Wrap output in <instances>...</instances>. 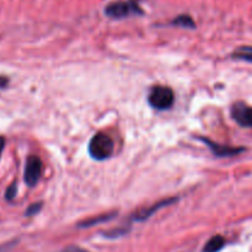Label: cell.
Returning a JSON list of instances; mask_svg holds the SVG:
<instances>
[{
    "mask_svg": "<svg viewBox=\"0 0 252 252\" xmlns=\"http://www.w3.org/2000/svg\"><path fill=\"white\" fill-rule=\"evenodd\" d=\"M114 152V142L109 135L98 132L89 142V154L94 159L103 161L109 158Z\"/></svg>",
    "mask_w": 252,
    "mask_h": 252,
    "instance_id": "6da1fadb",
    "label": "cell"
},
{
    "mask_svg": "<svg viewBox=\"0 0 252 252\" xmlns=\"http://www.w3.org/2000/svg\"><path fill=\"white\" fill-rule=\"evenodd\" d=\"M174 101L173 91L168 87L157 86L151 91L149 95V103L154 108L158 110H164V109L171 108Z\"/></svg>",
    "mask_w": 252,
    "mask_h": 252,
    "instance_id": "7a4b0ae2",
    "label": "cell"
},
{
    "mask_svg": "<svg viewBox=\"0 0 252 252\" xmlns=\"http://www.w3.org/2000/svg\"><path fill=\"white\" fill-rule=\"evenodd\" d=\"M141 10L135 3H125V1H118L113 3L105 8V14L113 19H123L131 14H139Z\"/></svg>",
    "mask_w": 252,
    "mask_h": 252,
    "instance_id": "3957f363",
    "label": "cell"
},
{
    "mask_svg": "<svg viewBox=\"0 0 252 252\" xmlns=\"http://www.w3.org/2000/svg\"><path fill=\"white\" fill-rule=\"evenodd\" d=\"M41 172H42V162H41L40 157L37 156H30L26 161L25 172H24V177H25V182L28 186L33 187L38 182L41 177Z\"/></svg>",
    "mask_w": 252,
    "mask_h": 252,
    "instance_id": "277c9868",
    "label": "cell"
},
{
    "mask_svg": "<svg viewBox=\"0 0 252 252\" xmlns=\"http://www.w3.org/2000/svg\"><path fill=\"white\" fill-rule=\"evenodd\" d=\"M231 116L239 125L252 127V106L244 103H235L231 106Z\"/></svg>",
    "mask_w": 252,
    "mask_h": 252,
    "instance_id": "5b68a950",
    "label": "cell"
},
{
    "mask_svg": "<svg viewBox=\"0 0 252 252\" xmlns=\"http://www.w3.org/2000/svg\"><path fill=\"white\" fill-rule=\"evenodd\" d=\"M202 140H203V142H204V144H207L208 146H209V149L219 157L234 156V155H237V154H240V152L244 151V149H241V147H240V149H236V147H235L234 149V147L222 146V145L215 144V142L210 141V140H208V139H202Z\"/></svg>",
    "mask_w": 252,
    "mask_h": 252,
    "instance_id": "8992f818",
    "label": "cell"
},
{
    "mask_svg": "<svg viewBox=\"0 0 252 252\" xmlns=\"http://www.w3.org/2000/svg\"><path fill=\"white\" fill-rule=\"evenodd\" d=\"M174 200H176V199H174V198H172V199H167V200H163V202L157 203V204H155L154 207L149 208V209H144V210H141V212L137 213V214H135L134 219L135 220H145V219H147V218L151 217V215L154 214L155 212H157V210L161 209V208L164 207V205L169 204V203H173Z\"/></svg>",
    "mask_w": 252,
    "mask_h": 252,
    "instance_id": "52a82bcc",
    "label": "cell"
},
{
    "mask_svg": "<svg viewBox=\"0 0 252 252\" xmlns=\"http://www.w3.org/2000/svg\"><path fill=\"white\" fill-rule=\"evenodd\" d=\"M225 244L224 237L220 236V235H217V236L212 237L209 241L207 242L204 247V252H218L222 249Z\"/></svg>",
    "mask_w": 252,
    "mask_h": 252,
    "instance_id": "ba28073f",
    "label": "cell"
},
{
    "mask_svg": "<svg viewBox=\"0 0 252 252\" xmlns=\"http://www.w3.org/2000/svg\"><path fill=\"white\" fill-rule=\"evenodd\" d=\"M232 57L236 58V60L252 62V47H249V46H242V47L237 48V50L232 53Z\"/></svg>",
    "mask_w": 252,
    "mask_h": 252,
    "instance_id": "9c48e42d",
    "label": "cell"
},
{
    "mask_svg": "<svg viewBox=\"0 0 252 252\" xmlns=\"http://www.w3.org/2000/svg\"><path fill=\"white\" fill-rule=\"evenodd\" d=\"M173 24L174 25H182L184 26V28H194V21L189 18V16H184V15L177 18L176 20L173 21Z\"/></svg>",
    "mask_w": 252,
    "mask_h": 252,
    "instance_id": "30bf717a",
    "label": "cell"
},
{
    "mask_svg": "<svg viewBox=\"0 0 252 252\" xmlns=\"http://www.w3.org/2000/svg\"><path fill=\"white\" fill-rule=\"evenodd\" d=\"M16 192H18V187H16V184L15 183L11 184V186L9 187L8 189H6V192H5L6 199H8V200L14 199V198H15V195H16Z\"/></svg>",
    "mask_w": 252,
    "mask_h": 252,
    "instance_id": "8fae6325",
    "label": "cell"
},
{
    "mask_svg": "<svg viewBox=\"0 0 252 252\" xmlns=\"http://www.w3.org/2000/svg\"><path fill=\"white\" fill-rule=\"evenodd\" d=\"M110 218H113V215H110V214L103 215V217L98 218V219H96V218H95V219L91 220V221H86L83 225H82V226H92V225H94V224H95V222L103 221V220H109V219H110Z\"/></svg>",
    "mask_w": 252,
    "mask_h": 252,
    "instance_id": "7c38bea8",
    "label": "cell"
},
{
    "mask_svg": "<svg viewBox=\"0 0 252 252\" xmlns=\"http://www.w3.org/2000/svg\"><path fill=\"white\" fill-rule=\"evenodd\" d=\"M40 209H41V203H36V204H32L28 210H26V215L30 217V215L36 214V213L40 212Z\"/></svg>",
    "mask_w": 252,
    "mask_h": 252,
    "instance_id": "4fadbf2b",
    "label": "cell"
},
{
    "mask_svg": "<svg viewBox=\"0 0 252 252\" xmlns=\"http://www.w3.org/2000/svg\"><path fill=\"white\" fill-rule=\"evenodd\" d=\"M61 252H89V251H87V250H84V249H81V247L71 246V247H67V249H64L63 251H61Z\"/></svg>",
    "mask_w": 252,
    "mask_h": 252,
    "instance_id": "5bb4252c",
    "label": "cell"
},
{
    "mask_svg": "<svg viewBox=\"0 0 252 252\" xmlns=\"http://www.w3.org/2000/svg\"><path fill=\"white\" fill-rule=\"evenodd\" d=\"M4 146H5V139L3 136H0V157L4 151Z\"/></svg>",
    "mask_w": 252,
    "mask_h": 252,
    "instance_id": "9a60e30c",
    "label": "cell"
},
{
    "mask_svg": "<svg viewBox=\"0 0 252 252\" xmlns=\"http://www.w3.org/2000/svg\"><path fill=\"white\" fill-rule=\"evenodd\" d=\"M6 83V79H0V87L4 86Z\"/></svg>",
    "mask_w": 252,
    "mask_h": 252,
    "instance_id": "2e32d148",
    "label": "cell"
}]
</instances>
